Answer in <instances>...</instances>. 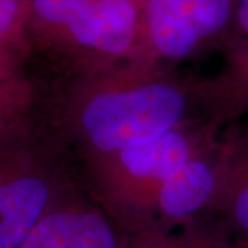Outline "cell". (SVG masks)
<instances>
[{
    "mask_svg": "<svg viewBox=\"0 0 248 248\" xmlns=\"http://www.w3.org/2000/svg\"><path fill=\"white\" fill-rule=\"evenodd\" d=\"M29 54L122 57L142 48L140 0H29Z\"/></svg>",
    "mask_w": 248,
    "mask_h": 248,
    "instance_id": "cell-1",
    "label": "cell"
},
{
    "mask_svg": "<svg viewBox=\"0 0 248 248\" xmlns=\"http://www.w3.org/2000/svg\"><path fill=\"white\" fill-rule=\"evenodd\" d=\"M186 115L182 90L152 81L95 94L81 112V127L97 151L115 155L181 128Z\"/></svg>",
    "mask_w": 248,
    "mask_h": 248,
    "instance_id": "cell-2",
    "label": "cell"
},
{
    "mask_svg": "<svg viewBox=\"0 0 248 248\" xmlns=\"http://www.w3.org/2000/svg\"><path fill=\"white\" fill-rule=\"evenodd\" d=\"M29 131L0 143V248H21L53 208L57 189Z\"/></svg>",
    "mask_w": 248,
    "mask_h": 248,
    "instance_id": "cell-3",
    "label": "cell"
},
{
    "mask_svg": "<svg viewBox=\"0 0 248 248\" xmlns=\"http://www.w3.org/2000/svg\"><path fill=\"white\" fill-rule=\"evenodd\" d=\"M142 48L181 60L231 31L237 0H140Z\"/></svg>",
    "mask_w": 248,
    "mask_h": 248,
    "instance_id": "cell-4",
    "label": "cell"
},
{
    "mask_svg": "<svg viewBox=\"0 0 248 248\" xmlns=\"http://www.w3.org/2000/svg\"><path fill=\"white\" fill-rule=\"evenodd\" d=\"M21 248H124L112 225L98 211L57 203Z\"/></svg>",
    "mask_w": 248,
    "mask_h": 248,
    "instance_id": "cell-5",
    "label": "cell"
},
{
    "mask_svg": "<svg viewBox=\"0 0 248 248\" xmlns=\"http://www.w3.org/2000/svg\"><path fill=\"white\" fill-rule=\"evenodd\" d=\"M115 155L120 175H124L127 181H131V184L157 186V189L174 171L189 160L195 159L193 142L179 128L159 140Z\"/></svg>",
    "mask_w": 248,
    "mask_h": 248,
    "instance_id": "cell-6",
    "label": "cell"
},
{
    "mask_svg": "<svg viewBox=\"0 0 248 248\" xmlns=\"http://www.w3.org/2000/svg\"><path fill=\"white\" fill-rule=\"evenodd\" d=\"M215 185L217 178L211 166L195 157L161 182L153 208L159 210L163 219H185L208 203Z\"/></svg>",
    "mask_w": 248,
    "mask_h": 248,
    "instance_id": "cell-7",
    "label": "cell"
},
{
    "mask_svg": "<svg viewBox=\"0 0 248 248\" xmlns=\"http://www.w3.org/2000/svg\"><path fill=\"white\" fill-rule=\"evenodd\" d=\"M29 0H0V91L19 95L28 87L22 61L29 55Z\"/></svg>",
    "mask_w": 248,
    "mask_h": 248,
    "instance_id": "cell-8",
    "label": "cell"
},
{
    "mask_svg": "<svg viewBox=\"0 0 248 248\" xmlns=\"http://www.w3.org/2000/svg\"><path fill=\"white\" fill-rule=\"evenodd\" d=\"M28 109L29 107L0 91V143L29 131Z\"/></svg>",
    "mask_w": 248,
    "mask_h": 248,
    "instance_id": "cell-9",
    "label": "cell"
},
{
    "mask_svg": "<svg viewBox=\"0 0 248 248\" xmlns=\"http://www.w3.org/2000/svg\"><path fill=\"white\" fill-rule=\"evenodd\" d=\"M124 248H231L219 241L210 239L174 240L160 236L159 233L145 232L141 233L128 247Z\"/></svg>",
    "mask_w": 248,
    "mask_h": 248,
    "instance_id": "cell-10",
    "label": "cell"
},
{
    "mask_svg": "<svg viewBox=\"0 0 248 248\" xmlns=\"http://www.w3.org/2000/svg\"><path fill=\"white\" fill-rule=\"evenodd\" d=\"M231 217L234 226L248 237V178L236 189L231 200Z\"/></svg>",
    "mask_w": 248,
    "mask_h": 248,
    "instance_id": "cell-11",
    "label": "cell"
},
{
    "mask_svg": "<svg viewBox=\"0 0 248 248\" xmlns=\"http://www.w3.org/2000/svg\"><path fill=\"white\" fill-rule=\"evenodd\" d=\"M231 29L241 48L248 51V0H237Z\"/></svg>",
    "mask_w": 248,
    "mask_h": 248,
    "instance_id": "cell-12",
    "label": "cell"
}]
</instances>
